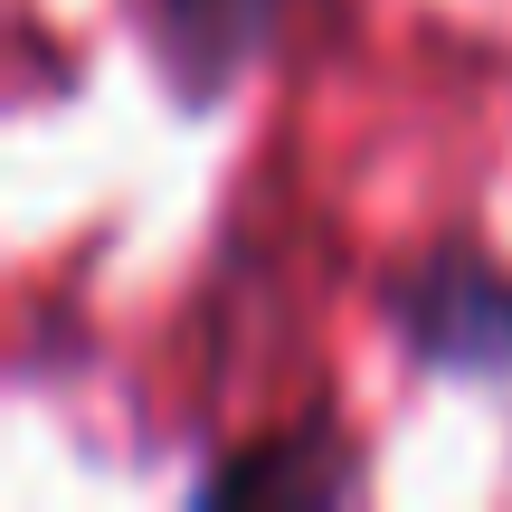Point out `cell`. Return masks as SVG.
Returning <instances> with one entry per match:
<instances>
[{
  "mask_svg": "<svg viewBox=\"0 0 512 512\" xmlns=\"http://www.w3.org/2000/svg\"><path fill=\"white\" fill-rule=\"evenodd\" d=\"M152 10H162L171 67H190V76L209 86V76H228L256 38L275 29V10H285V0H152Z\"/></svg>",
  "mask_w": 512,
  "mask_h": 512,
  "instance_id": "cell-1",
  "label": "cell"
}]
</instances>
